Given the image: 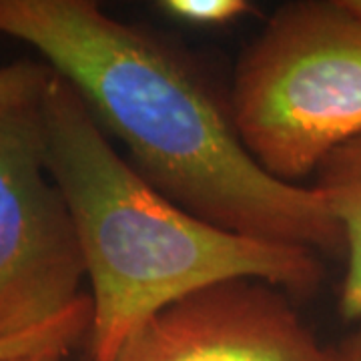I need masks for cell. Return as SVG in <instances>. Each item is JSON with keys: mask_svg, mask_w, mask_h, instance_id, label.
<instances>
[{"mask_svg": "<svg viewBox=\"0 0 361 361\" xmlns=\"http://www.w3.org/2000/svg\"><path fill=\"white\" fill-rule=\"evenodd\" d=\"M337 353L341 361H361V325L351 336H348L341 345H337Z\"/></svg>", "mask_w": 361, "mask_h": 361, "instance_id": "8fae6325", "label": "cell"}, {"mask_svg": "<svg viewBox=\"0 0 361 361\" xmlns=\"http://www.w3.org/2000/svg\"><path fill=\"white\" fill-rule=\"evenodd\" d=\"M287 297L257 279L205 287L142 323L116 361H341Z\"/></svg>", "mask_w": 361, "mask_h": 361, "instance_id": "5b68a950", "label": "cell"}, {"mask_svg": "<svg viewBox=\"0 0 361 361\" xmlns=\"http://www.w3.org/2000/svg\"><path fill=\"white\" fill-rule=\"evenodd\" d=\"M345 4H348L353 13H357L361 16V0H345Z\"/></svg>", "mask_w": 361, "mask_h": 361, "instance_id": "7c38bea8", "label": "cell"}, {"mask_svg": "<svg viewBox=\"0 0 361 361\" xmlns=\"http://www.w3.org/2000/svg\"><path fill=\"white\" fill-rule=\"evenodd\" d=\"M90 322H92V305H90V297L85 295L65 315H61L49 325L40 327L37 331H30L26 336L0 341V360L26 351H37V349L56 348L71 351L78 341L89 337Z\"/></svg>", "mask_w": 361, "mask_h": 361, "instance_id": "52a82bcc", "label": "cell"}, {"mask_svg": "<svg viewBox=\"0 0 361 361\" xmlns=\"http://www.w3.org/2000/svg\"><path fill=\"white\" fill-rule=\"evenodd\" d=\"M0 35L39 52L177 205L253 239L345 251L322 193L271 177L239 139L229 106L149 32L92 0H0Z\"/></svg>", "mask_w": 361, "mask_h": 361, "instance_id": "6da1fadb", "label": "cell"}, {"mask_svg": "<svg viewBox=\"0 0 361 361\" xmlns=\"http://www.w3.org/2000/svg\"><path fill=\"white\" fill-rule=\"evenodd\" d=\"M231 118L271 177L293 183L361 137V16L345 0L277 8L239 59Z\"/></svg>", "mask_w": 361, "mask_h": 361, "instance_id": "3957f363", "label": "cell"}, {"mask_svg": "<svg viewBox=\"0 0 361 361\" xmlns=\"http://www.w3.org/2000/svg\"><path fill=\"white\" fill-rule=\"evenodd\" d=\"M68 355L66 349H37V351H26V353H18V355H11V357H2L0 361H65Z\"/></svg>", "mask_w": 361, "mask_h": 361, "instance_id": "30bf717a", "label": "cell"}, {"mask_svg": "<svg viewBox=\"0 0 361 361\" xmlns=\"http://www.w3.org/2000/svg\"><path fill=\"white\" fill-rule=\"evenodd\" d=\"M313 185L339 223L348 269L339 293V315L361 323V137L336 149L323 161Z\"/></svg>", "mask_w": 361, "mask_h": 361, "instance_id": "8992f818", "label": "cell"}, {"mask_svg": "<svg viewBox=\"0 0 361 361\" xmlns=\"http://www.w3.org/2000/svg\"><path fill=\"white\" fill-rule=\"evenodd\" d=\"M39 106L0 115V341L37 331L85 297L82 251L47 169Z\"/></svg>", "mask_w": 361, "mask_h": 361, "instance_id": "277c9868", "label": "cell"}, {"mask_svg": "<svg viewBox=\"0 0 361 361\" xmlns=\"http://www.w3.org/2000/svg\"><path fill=\"white\" fill-rule=\"evenodd\" d=\"M39 111L47 169L71 211L90 283L89 361H116L142 323L211 285L257 279L297 299L322 287L315 251L227 231L161 193L56 73Z\"/></svg>", "mask_w": 361, "mask_h": 361, "instance_id": "7a4b0ae2", "label": "cell"}, {"mask_svg": "<svg viewBox=\"0 0 361 361\" xmlns=\"http://www.w3.org/2000/svg\"><path fill=\"white\" fill-rule=\"evenodd\" d=\"M159 8L193 26H225L253 11L247 0H163Z\"/></svg>", "mask_w": 361, "mask_h": 361, "instance_id": "9c48e42d", "label": "cell"}, {"mask_svg": "<svg viewBox=\"0 0 361 361\" xmlns=\"http://www.w3.org/2000/svg\"><path fill=\"white\" fill-rule=\"evenodd\" d=\"M51 78V66L37 61H16L0 66V115L39 104Z\"/></svg>", "mask_w": 361, "mask_h": 361, "instance_id": "ba28073f", "label": "cell"}]
</instances>
